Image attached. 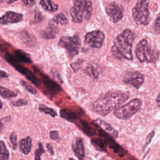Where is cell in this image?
Here are the masks:
<instances>
[{
	"label": "cell",
	"mask_w": 160,
	"mask_h": 160,
	"mask_svg": "<svg viewBox=\"0 0 160 160\" xmlns=\"http://www.w3.org/2000/svg\"><path fill=\"white\" fill-rule=\"evenodd\" d=\"M0 160H8V159H6L5 157L2 156H0Z\"/></svg>",
	"instance_id": "b9f144b4"
},
{
	"label": "cell",
	"mask_w": 160,
	"mask_h": 160,
	"mask_svg": "<svg viewBox=\"0 0 160 160\" xmlns=\"http://www.w3.org/2000/svg\"><path fill=\"white\" fill-rule=\"evenodd\" d=\"M22 2L24 4L27 5V6H33L35 4V1L34 0H22Z\"/></svg>",
	"instance_id": "d590c367"
},
{
	"label": "cell",
	"mask_w": 160,
	"mask_h": 160,
	"mask_svg": "<svg viewBox=\"0 0 160 160\" xmlns=\"http://www.w3.org/2000/svg\"><path fill=\"white\" fill-rule=\"evenodd\" d=\"M93 124L98 127L101 131L112 138H116L118 136V131L114 129L110 124L101 119H96L93 121Z\"/></svg>",
	"instance_id": "7c38bea8"
},
{
	"label": "cell",
	"mask_w": 160,
	"mask_h": 160,
	"mask_svg": "<svg viewBox=\"0 0 160 160\" xmlns=\"http://www.w3.org/2000/svg\"><path fill=\"white\" fill-rule=\"evenodd\" d=\"M60 115L62 118L71 122H72L77 119L76 114L68 109H61L60 111Z\"/></svg>",
	"instance_id": "ffe728a7"
},
{
	"label": "cell",
	"mask_w": 160,
	"mask_h": 160,
	"mask_svg": "<svg viewBox=\"0 0 160 160\" xmlns=\"http://www.w3.org/2000/svg\"><path fill=\"white\" fill-rule=\"evenodd\" d=\"M141 106V100L138 98H134L127 104L116 108L114 110V114L120 119L127 120L135 114L140 109Z\"/></svg>",
	"instance_id": "5b68a950"
},
{
	"label": "cell",
	"mask_w": 160,
	"mask_h": 160,
	"mask_svg": "<svg viewBox=\"0 0 160 160\" xmlns=\"http://www.w3.org/2000/svg\"><path fill=\"white\" fill-rule=\"evenodd\" d=\"M38 108L41 112H44L45 114H49L51 116H52V118H54L55 116H57L56 112L53 109L50 108L44 104H39Z\"/></svg>",
	"instance_id": "cb8c5ba5"
},
{
	"label": "cell",
	"mask_w": 160,
	"mask_h": 160,
	"mask_svg": "<svg viewBox=\"0 0 160 160\" xmlns=\"http://www.w3.org/2000/svg\"><path fill=\"white\" fill-rule=\"evenodd\" d=\"M0 155L5 157L8 159L9 157V151L2 141H0Z\"/></svg>",
	"instance_id": "4316f807"
},
{
	"label": "cell",
	"mask_w": 160,
	"mask_h": 160,
	"mask_svg": "<svg viewBox=\"0 0 160 160\" xmlns=\"http://www.w3.org/2000/svg\"><path fill=\"white\" fill-rule=\"evenodd\" d=\"M51 22H52L54 24H61V25H66L68 21L66 16L62 14H58L55 16L53 17V18L51 21Z\"/></svg>",
	"instance_id": "44dd1931"
},
{
	"label": "cell",
	"mask_w": 160,
	"mask_h": 160,
	"mask_svg": "<svg viewBox=\"0 0 160 160\" xmlns=\"http://www.w3.org/2000/svg\"><path fill=\"white\" fill-rule=\"evenodd\" d=\"M129 98V92L111 91L96 99L91 106L92 110L101 116H106L120 106Z\"/></svg>",
	"instance_id": "6da1fadb"
},
{
	"label": "cell",
	"mask_w": 160,
	"mask_h": 160,
	"mask_svg": "<svg viewBox=\"0 0 160 160\" xmlns=\"http://www.w3.org/2000/svg\"><path fill=\"white\" fill-rule=\"evenodd\" d=\"M40 5L46 11L54 12L58 9V5L51 0H40Z\"/></svg>",
	"instance_id": "ac0fdd59"
},
{
	"label": "cell",
	"mask_w": 160,
	"mask_h": 160,
	"mask_svg": "<svg viewBox=\"0 0 160 160\" xmlns=\"http://www.w3.org/2000/svg\"><path fill=\"white\" fill-rule=\"evenodd\" d=\"M49 136L52 140L56 141L57 142H59L61 140V138L59 136V132L57 131H51L49 133Z\"/></svg>",
	"instance_id": "4dcf8cb0"
},
{
	"label": "cell",
	"mask_w": 160,
	"mask_h": 160,
	"mask_svg": "<svg viewBox=\"0 0 160 160\" xmlns=\"http://www.w3.org/2000/svg\"><path fill=\"white\" fill-rule=\"evenodd\" d=\"M22 14L15 12L8 11L0 18V24H8L17 23L22 21Z\"/></svg>",
	"instance_id": "4fadbf2b"
},
{
	"label": "cell",
	"mask_w": 160,
	"mask_h": 160,
	"mask_svg": "<svg viewBox=\"0 0 160 160\" xmlns=\"http://www.w3.org/2000/svg\"><path fill=\"white\" fill-rule=\"evenodd\" d=\"M156 104L157 107L160 108V92H159V94L157 96V98L156 99Z\"/></svg>",
	"instance_id": "ab89813d"
},
{
	"label": "cell",
	"mask_w": 160,
	"mask_h": 160,
	"mask_svg": "<svg viewBox=\"0 0 160 160\" xmlns=\"http://www.w3.org/2000/svg\"><path fill=\"white\" fill-rule=\"evenodd\" d=\"M2 107V103L0 101V109H1Z\"/></svg>",
	"instance_id": "7bdbcfd3"
},
{
	"label": "cell",
	"mask_w": 160,
	"mask_h": 160,
	"mask_svg": "<svg viewBox=\"0 0 160 160\" xmlns=\"http://www.w3.org/2000/svg\"><path fill=\"white\" fill-rule=\"evenodd\" d=\"M104 40V35L101 31L88 32L84 38L85 44L94 48H101Z\"/></svg>",
	"instance_id": "9c48e42d"
},
{
	"label": "cell",
	"mask_w": 160,
	"mask_h": 160,
	"mask_svg": "<svg viewBox=\"0 0 160 160\" xmlns=\"http://www.w3.org/2000/svg\"><path fill=\"white\" fill-rule=\"evenodd\" d=\"M42 81L44 85L46 86V88L52 92L57 93L62 90L60 86L57 82L51 79L47 76H44V77L42 78Z\"/></svg>",
	"instance_id": "2e32d148"
},
{
	"label": "cell",
	"mask_w": 160,
	"mask_h": 160,
	"mask_svg": "<svg viewBox=\"0 0 160 160\" xmlns=\"http://www.w3.org/2000/svg\"><path fill=\"white\" fill-rule=\"evenodd\" d=\"M8 77V74H7L6 72L0 70V79L2 78H6Z\"/></svg>",
	"instance_id": "74e56055"
},
{
	"label": "cell",
	"mask_w": 160,
	"mask_h": 160,
	"mask_svg": "<svg viewBox=\"0 0 160 160\" xmlns=\"http://www.w3.org/2000/svg\"><path fill=\"white\" fill-rule=\"evenodd\" d=\"M154 30L156 34H160V16H159L155 21L154 26Z\"/></svg>",
	"instance_id": "d6a6232c"
},
{
	"label": "cell",
	"mask_w": 160,
	"mask_h": 160,
	"mask_svg": "<svg viewBox=\"0 0 160 160\" xmlns=\"http://www.w3.org/2000/svg\"><path fill=\"white\" fill-rule=\"evenodd\" d=\"M80 44V39L77 35L74 36H62L58 42V46L64 48L70 57H73L78 54Z\"/></svg>",
	"instance_id": "52a82bcc"
},
{
	"label": "cell",
	"mask_w": 160,
	"mask_h": 160,
	"mask_svg": "<svg viewBox=\"0 0 160 160\" xmlns=\"http://www.w3.org/2000/svg\"><path fill=\"white\" fill-rule=\"evenodd\" d=\"M74 6L70 9L72 21L76 23L81 22L83 19L88 20L91 15L92 6L89 0H74Z\"/></svg>",
	"instance_id": "3957f363"
},
{
	"label": "cell",
	"mask_w": 160,
	"mask_h": 160,
	"mask_svg": "<svg viewBox=\"0 0 160 160\" xmlns=\"http://www.w3.org/2000/svg\"><path fill=\"white\" fill-rule=\"evenodd\" d=\"M91 143L98 149L102 151H106L105 143L103 142L102 140L99 139H93L91 140Z\"/></svg>",
	"instance_id": "484cf974"
},
{
	"label": "cell",
	"mask_w": 160,
	"mask_h": 160,
	"mask_svg": "<svg viewBox=\"0 0 160 160\" xmlns=\"http://www.w3.org/2000/svg\"><path fill=\"white\" fill-rule=\"evenodd\" d=\"M46 148H47V149L48 151V152L51 154V155H54V150L51 146V144H46Z\"/></svg>",
	"instance_id": "8d00e7d4"
},
{
	"label": "cell",
	"mask_w": 160,
	"mask_h": 160,
	"mask_svg": "<svg viewBox=\"0 0 160 160\" xmlns=\"http://www.w3.org/2000/svg\"><path fill=\"white\" fill-rule=\"evenodd\" d=\"M72 148L74 154L79 160H84L85 158V149L83 141L81 138H76L75 142L72 144Z\"/></svg>",
	"instance_id": "5bb4252c"
},
{
	"label": "cell",
	"mask_w": 160,
	"mask_h": 160,
	"mask_svg": "<svg viewBox=\"0 0 160 160\" xmlns=\"http://www.w3.org/2000/svg\"><path fill=\"white\" fill-rule=\"evenodd\" d=\"M106 13L113 22L121 20L123 16V9L118 4L112 2L109 3L106 8Z\"/></svg>",
	"instance_id": "8fae6325"
},
{
	"label": "cell",
	"mask_w": 160,
	"mask_h": 160,
	"mask_svg": "<svg viewBox=\"0 0 160 160\" xmlns=\"http://www.w3.org/2000/svg\"><path fill=\"white\" fill-rule=\"evenodd\" d=\"M28 104V101L24 99H19L12 102V105L15 106H22Z\"/></svg>",
	"instance_id": "836d02e7"
},
{
	"label": "cell",
	"mask_w": 160,
	"mask_h": 160,
	"mask_svg": "<svg viewBox=\"0 0 160 160\" xmlns=\"http://www.w3.org/2000/svg\"><path fill=\"white\" fill-rule=\"evenodd\" d=\"M135 38L134 34L129 29H126L114 40L111 48L112 54L118 59L132 60V46Z\"/></svg>",
	"instance_id": "7a4b0ae2"
},
{
	"label": "cell",
	"mask_w": 160,
	"mask_h": 160,
	"mask_svg": "<svg viewBox=\"0 0 160 160\" xmlns=\"http://www.w3.org/2000/svg\"><path fill=\"white\" fill-rule=\"evenodd\" d=\"M58 32V28L56 24L49 22V25L41 33V36L44 39H52L54 38Z\"/></svg>",
	"instance_id": "9a60e30c"
},
{
	"label": "cell",
	"mask_w": 160,
	"mask_h": 160,
	"mask_svg": "<svg viewBox=\"0 0 160 160\" xmlns=\"http://www.w3.org/2000/svg\"><path fill=\"white\" fill-rule=\"evenodd\" d=\"M122 81L126 84L133 86L136 89H139L144 82V76L139 72L129 71L124 74Z\"/></svg>",
	"instance_id": "30bf717a"
},
{
	"label": "cell",
	"mask_w": 160,
	"mask_h": 160,
	"mask_svg": "<svg viewBox=\"0 0 160 160\" xmlns=\"http://www.w3.org/2000/svg\"><path fill=\"white\" fill-rule=\"evenodd\" d=\"M83 62V61L82 59H79L78 61H77L76 62H73L71 64V68H72V69L74 71H78L80 67H81V65L82 64V62Z\"/></svg>",
	"instance_id": "1f68e13d"
},
{
	"label": "cell",
	"mask_w": 160,
	"mask_h": 160,
	"mask_svg": "<svg viewBox=\"0 0 160 160\" xmlns=\"http://www.w3.org/2000/svg\"><path fill=\"white\" fill-rule=\"evenodd\" d=\"M21 85L27 90L29 92L33 94H35L36 93V90L29 84L28 83V82L24 81V80H21L20 81Z\"/></svg>",
	"instance_id": "f1b7e54d"
},
{
	"label": "cell",
	"mask_w": 160,
	"mask_h": 160,
	"mask_svg": "<svg viewBox=\"0 0 160 160\" xmlns=\"http://www.w3.org/2000/svg\"><path fill=\"white\" fill-rule=\"evenodd\" d=\"M133 18L138 25H148L149 22V0H139L132 9Z\"/></svg>",
	"instance_id": "8992f818"
},
{
	"label": "cell",
	"mask_w": 160,
	"mask_h": 160,
	"mask_svg": "<svg viewBox=\"0 0 160 160\" xmlns=\"http://www.w3.org/2000/svg\"><path fill=\"white\" fill-rule=\"evenodd\" d=\"M9 138H10L11 142H12L13 149L15 150L17 148V135L14 131L11 132L9 136Z\"/></svg>",
	"instance_id": "f546056e"
},
{
	"label": "cell",
	"mask_w": 160,
	"mask_h": 160,
	"mask_svg": "<svg viewBox=\"0 0 160 160\" xmlns=\"http://www.w3.org/2000/svg\"><path fill=\"white\" fill-rule=\"evenodd\" d=\"M69 160H74L73 158H70L69 159Z\"/></svg>",
	"instance_id": "ee69618b"
},
{
	"label": "cell",
	"mask_w": 160,
	"mask_h": 160,
	"mask_svg": "<svg viewBox=\"0 0 160 160\" xmlns=\"http://www.w3.org/2000/svg\"><path fill=\"white\" fill-rule=\"evenodd\" d=\"M3 127H4V125H3V124H2V122L1 121V120H0V132L2 130V129H3Z\"/></svg>",
	"instance_id": "60d3db41"
},
{
	"label": "cell",
	"mask_w": 160,
	"mask_h": 160,
	"mask_svg": "<svg viewBox=\"0 0 160 160\" xmlns=\"http://www.w3.org/2000/svg\"><path fill=\"white\" fill-rule=\"evenodd\" d=\"M81 129L84 133L89 136H92L95 134L92 127L86 122L82 121L81 122Z\"/></svg>",
	"instance_id": "d4e9b609"
},
{
	"label": "cell",
	"mask_w": 160,
	"mask_h": 160,
	"mask_svg": "<svg viewBox=\"0 0 160 160\" xmlns=\"http://www.w3.org/2000/svg\"><path fill=\"white\" fill-rule=\"evenodd\" d=\"M83 71H84V72L86 75H88V76H89L92 78L96 79L98 78V72L97 69L92 66L86 67Z\"/></svg>",
	"instance_id": "603a6c76"
},
{
	"label": "cell",
	"mask_w": 160,
	"mask_h": 160,
	"mask_svg": "<svg viewBox=\"0 0 160 160\" xmlns=\"http://www.w3.org/2000/svg\"><path fill=\"white\" fill-rule=\"evenodd\" d=\"M20 151L25 155L28 154L32 148V140L29 136H28L26 138L22 139L20 141Z\"/></svg>",
	"instance_id": "e0dca14e"
},
{
	"label": "cell",
	"mask_w": 160,
	"mask_h": 160,
	"mask_svg": "<svg viewBox=\"0 0 160 160\" xmlns=\"http://www.w3.org/2000/svg\"><path fill=\"white\" fill-rule=\"evenodd\" d=\"M16 58L18 61L24 63H31L32 61L29 56L22 50H17L14 52Z\"/></svg>",
	"instance_id": "d6986e66"
},
{
	"label": "cell",
	"mask_w": 160,
	"mask_h": 160,
	"mask_svg": "<svg viewBox=\"0 0 160 160\" xmlns=\"http://www.w3.org/2000/svg\"><path fill=\"white\" fill-rule=\"evenodd\" d=\"M154 131H152L149 134H148V136L146 138V145H148L151 142V141L152 138L154 137Z\"/></svg>",
	"instance_id": "e575fe53"
},
{
	"label": "cell",
	"mask_w": 160,
	"mask_h": 160,
	"mask_svg": "<svg viewBox=\"0 0 160 160\" xmlns=\"http://www.w3.org/2000/svg\"><path fill=\"white\" fill-rule=\"evenodd\" d=\"M135 54L140 62H154L159 58L158 51L152 48L146 39L141 40L136 46Z\"/></svg>",
	"instance_id": "277c9868"
},
{
	"label": "cell",
	"mask_w": 160,
	"mask_h": 160,
	"mask_svg": "<svg viewBox=\"0 0 160 160\" xmlns=\"http://www.w3.org/2000/svg\"><path fill=\"white\" fill-rule=\"evenodd\" d=\"M18 0H0V3H5V4H11L13 3L15 1H17Z\"/></svg>",
	"instance_id": "f35d334b"
},
{
	"label": "cell",
	"mask_w": 160,
	"mask_h": 160,
	"mask_svg": "<svg viewBox=\"0 0 160 160\" xmlns=\"http://www.w3.org/2000/svg\"><path fill=\"white\" fill-rule=\"evenodd\" d=\"M0 95L4 99H8L9 98L16 96L17 94L6 88L0 86Z\"/></svg>",
	"instance_id": "7402d4cb"
},
{
	"label": "cell",
	"mask_w": 160,
	"mask_h": 160,
	"mask_svg": "<svg viewBox=\"0 0 160 160\" xmlns=\"http://www.w3.org/2000/svg\"><path fill=\"white\" fill-rule=\"evenodd\" d=\"M6 59L8 61V62L11 64L18 72H19L22 75L25 76L26 78L31 81L33 84H34L36 86H40V81L39 79L35 76L30 71H29L27 68L24 67L23 66L21 65L18 60L14 58L12 55L7 54L6 56Z\"/></svg>",
	"instance_id": "ba28073f"
},
{
	"label": "cell",
	"mask_w": 160,
	"mask_h": 160,
	"mask_svg": "<svg viewBox=\"0 0 160 160\" xmlns=\"http://www.w3.org/2000/svg\"><path fill=\"white\" fill-rule=\"evenodd\" d=\"M44 152H45V150L43 148L42 143L39 142L38 143V148L35 151L34 160H41V156Z\"/></svg>",
	"instance_id": "83f0119b"
}]
</instances>
